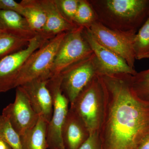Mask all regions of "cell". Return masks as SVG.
Returning <instances> with one entry per match:
<instances>
[{
  "label": "cell",
  "mask_w": 149,
  "mask_h": 149,
  "mask_svg": "<svg viewBox=\"0 0 149 149\" xmlns=\"http://www.w3.org/2000/svg\"><path fill=\"white\" fill-rule=\"evenodd\" d=\"M131 74H99L103 113L98 131L102 149H138L149 136V102L133 91Z\"/></svg>",
  "instance_id": "cell-1"
},
{
  "label": "cell",
  "mask_w": 149,
  "mask_h": 149,
  "mask_svg": "<svg viewBox=\"0 0 149 149\" xmlns=\"http://www.w3.org/2000/svg\"><path fill=\"white\" fill-rule=\"evenodd\" d=\"M97 20L112 30L136 34L149 16V0H88Z\"/></svg>",
  "instance_id": "cell-2"
},
{
  "label": "cell",
  "mask_w": 149,
  "mask_h": 149,
  "mask_svg": "<svg viewBox=\"0 0 149 149\" xmlns=\"http://www.w3.org/2000/svg\"><path fill=\"white\" fill-rule=\"evenodd\" d=\"M67 32L57 35L30 56L19 73L16 88L35 79H49L52 76V71L56 54Z\"/></svg>",
  "instance_id": "cell-3"
},
{
  "label": "cell",
  "mask_w": 149,
  "mask_h": 149,
  "mask_svg": "<svg viewBox=\"0 0 149 149\" xmlns=\"http://www.w3.org/2000/svg\"><path fill=\"white\" fill-rule=\"evenodd\" d=\"M81 118L90 135L98 132L103 113V90L98 75L70 106Z\"/></svg>",
  "instance_id": "cell-4"
},
{
  "label": "cell",
  "mask_w": 149,
  "mask_h": 149,
  "mask_svg": "<svg viewBox=\"0 0 149 149\" xmlns=\"http://www.w3.org/2000/svg\"><path fill=\"white\" fill-rule=\"evenodd\" d=\"M102 73L100 65L93 53L62 71L61 89L70 106L93 79Z\"/></svg>",
  "instance_id": "cell-5"
},
{
  "label": "cell",
  "mask_w": 149,
  "mask_h": 149,
  "mask_svg": "<svg viewBox=\"0 0 149 149\" xmlns=\"http://www.w3.org/2000/svg\"><path fill=\"white\" fill-rule=\"evenodd\" d=\"M60 74L48 80L47 86L53 100V113L48 123L47 141L49 149H65L62 138V130L69 111V102L61 89Z\"/></svg>",
  "instance_id": "cell-6"
},
{
  "label": "cell",
  "mask_w": 149,
  "mask_h": 149,
  "mask_svg": "<svg viewBox=\"0 0 149 149\" xmlns=\"http://www.w3.org/2000/svg\"><path fill=\"white\" fill-rule=\"evenodd\" d=\"M83 29L84 27H78L66 33L56 54L52 71V76L60 74L68 68L93 54L83 35Z\"/></svg>",
  "instance_id": "cell-7"
},
{
  "label": "cell",
  "mask_w": 149,
  "mask_h": 149,
  "mask_svg": "<svg viewBox=\"0 0 149 149\" xmlns=\"http://www.w3.org/2000/svg\"><path fill=\"white\" fill-rule=\"evenodd\" d=\"M49 40L38 33L26 47L0 60V93L16 88L17 80L26 62L34 52Z\"/></svg>",
  "instance_id": "cell-8"
},
{
  "label": "cell",
  "mask_w": 149,
  "mask_h": 149,
  "mask_svg": "<svg viewBox=\"0 0 149 149\" xmlns=\"http://www.w3.org/2000/svg\"><path fill=\"white\" fill-rule=\"evenodd\" d=\"M86 28L99 42L120 56L131 68L135 69L136 59L133 43L136 33H124L112 30L98 21Z\"/></svg>",
  "instance_id": "cell-9"
},
{
  "label": "cell",
  "mask_w": 149,
  "mask_h": 149,
  "mask_svg": "<svg viewBox=\"0 0 149 149\" xmlns=\"http://www.w3.org/2000/svg\"><path fill=\"white\" fill-rule=\"evenodd\" d=\"M2 114L8 118L20 137L32 129L39 118L32 108L27 94L20 86L16 88L14 102L3 109Z\"/></svg>",
  "instance_id": "cell-10"
},
{
  "label": "cell",
  "mask_w": 149,
  "mask_h": 149,
  "mask_svg": "<svg viewBox=\"0 0 149 149\" xmlns=\"http://www.w3.org/2000/svg\"><path fill=\"white\" fill-rule=\"evenodd\" d=\"M83 34L100 65L102 74L126 73L133 75L137 73L122 58L99 42L89 29L84 28Z\"/></svg>",
  "instance_id": "cell-11"
},
{
  "label": "cell",
  "mask_w": 149,
  "mask_h": 149,
  "mask_svg": "<svg viewBox=\"0 0 149 149\" xmlns=\"http://www.w3.org/2000/svg\"><path fill=\"white\" fill-rule=\"evenodd\" d=\"M49 79H35L20 86L27 94L36 113L48 123L53 113L52 97L47 86Z\"/></svg>",
  "instance_id": "cell-12"
},
{
  "label": "cell",
  "mask_w": 149,
  "mask_h": 149,
  "mask_svg": "<svg viewBox=\"0 0 149 149\" xmlns=\"http://www.w3.org/2000/svg\"><path fill=\"white\" fill-rule=\"evenodd\" d=\"M46 15V22L40 34L49 39L63 32H70L78 26L68 21L60 12L54 0H38Z\"/></svg>",
  "instance_id": "cell-13"
},
{
  "label": "cell",
  "mask_w": 149,
  "mask_h": 149,
  "mask_svg": "<svg viewBox=\"0 0 149 149\" xmlns=\"http://www.w3.org/2000/svg\"><path fill=\"white\" fill-rule=\"evenodd\" d=\"M89 136L84 123L69 108L62 130V138L65 149H78Z\"/></svg>",
  "instance_id": "cell-14"
},
{
  "label": "cell",
  "mask_w": 149,
  "mask_h": 149,
  "mask_svg": "<svg viewBox=\"0 0 149 149\" xmlns=\"http://www.w3.org/2000/svg\"><path fill=\"white\" fill-rule=\"evenodd\" d=\"M0 30L30 41L38 34L32 31L27 20L20 14L0 10Z\"/></svg>",
  "instance_id": "cell-15"
},
{
  "label": "cell",
  "mask_w": 149,
  "mask_h": 149,
  "mask_svg": "<svg viewBox=\"0 0 149 149\" xmlns=\"http://www.w3.org/2000/svg\"><path fill=\"white\" fill-rule=\"evenodd\" d=\"M48 123L39 117L36 125L21 136L23 149H47Z\"/></svg>",
  "instance_id": "cell-16"
},
{
  "label": "cell",
  "mask_w": 149,
  "mask_h": 149,
  "mask_svg": "<svg viewBox=\"0 0 149 149\" xmlns=\"http://www.w3.org/2000/svg\"><path fill=\"white\" fill-rule=\"evenodd\" d=\"M20 3L24 8L23 16L29 27L32 31L40 33L45 25L47 18L38 0H22Z\"/></svg>",
  "instance_id": "cell-17"
},
{
  "label": "cell",
  "mask_w": 149,
  "mask_h": 149,
  "mask_svg": "<svg viewBox=\"0 0 149 149\" xmlns=\"http://www.w3.org/2000/svg\"><path fill=\"white\" fill-rule=\"evenodd\" d=\"M29 41L14 34L2 31L0 33V60L26 47Z\"/></svg>",
  "instance_id": "cell-18"
},
{
  "label": "cell",
  "mask_w": 149,
  "mask_h": 149,
  "mask_svg": "<svg viewBox=\"0 0 149 149\" xmlns=\"http://www.w3.org/2000/svg\"><path fill=\"white\" fill-rule=\"evenodd\" d=\"M133 47L136 60L149 58V16L135 35Z\"/></svg>",
  "instance_id": "cell-19"
},
{
  "label": "cell",
  "mask_w": 149,
  "mask_h": 149,
  "mask_svg": "<svg viewBox=\"0 0 149 149\" xmlns=\"http://www.w3.org/2000/svg\"><path fill=\"white\" fill-rule=\"evenodd\" d=\"M97 17L88 0H80L73 23L78 27L89 28L96 22Z\"/></svg>",
  "instance_id": "cell-20"
},
{
  "label": "cell",
  "mask_w": 149,
  "mask_h": 149,
  "mask_svg": "<svg viewBox=\"0 0 149 149\" xmlns=\"http://www.w3.org/2000/svg\"><path fill=\"white\" fill-rule=\"evenodd\" d=\"M0 139L11 149H23L20 136L14 129L8 118L3 114L0 116Z\"/></svg>",
  "instance_id": "cell-21"
},
{
  "label": "cell",
  "mask_w": 149,
  "mask_h": 149,
  "mask_svg": "<svg viewBox=\"0 0 149 149\" xmlns=\"http://www.w3.org/2000/svg\"><path fill=\"white\" fill-rule=\"evenodd\" d=\"M131 83L136 95L140 99L149 102V68L132 75Z\"/></svg>",
  "instance_id": "cell-22"
},
{
  "label": "cell",
  "mask_w": 149,
  "mask_h": 149,
  "mask_svg": "<svg viewBox=\"0 0 149 149\" xmlns=\"http://www.w3.org/2000/svg\"><path fill=\"white\" fill-rule=\"evenodd\" d=\"M60 12L68 21L73 23L80 0H54Z\"/></svg>",
  "instance_id": "cell-23"
},
{
  "label": "cell",
  "mask_w": 149,
  "mask_h": 149,
  "mask_svg": "<svg viewBox=\"0 0 149 149\" xmlns=\"http://www.w3.org/2000/svg\"><path fill=\"white\" fill-rule=\"evenodd\" d=\"M0 10L15 12L23 16L24 8L20 3L14 0H0Z\"/></svg>",
  "instance_id": "cell-24"
},
{
  "label": "cell",
  "mask_w": 149,
  "mask_h": 149,
  "mask_svg": "<svg viewBox=\"0 0 149 149\" xmlns=\"http://www.w3.org/2000/svg\"><path fill=\"white\" fill-rule=\"evenodd\" d=\"M78 149H102L98 132L90 135Z\"/></svg>",
  "instance_id": "cell-25"
},
{
  "label": "cell",
  "mask_w": 149,
  "mask_h": 149,
  "mask_svg": "<svg viewBox=\"0 0 149 149\" xmlns=\"http://www.w3.org/2000/svg\"><path fill=\"white\" fill-rule=\"evenodd\" d=\"M138 149H149V136L143 141Z\"/></svg>",
  "instance_id": "cell-26"
},
{
  "label": "cell",
  "mask_w": 149,
  "mask_h": 149,
  "mask_svg": "<svg viewBox=\"0 0 149 149\" xmlns=\"http://www.w3.org/2000/svg\"><path fill=\"white\" fill-rule=\"evenodd\" d=\"M0 149H11L5 142L0 139Z\"/></svg>",
  "instance_id": "cell-27"
},
{
  "label": "cell",
  "mask_w": 149,
  "mask_h": 149,
  "mask_svg": "<svg viewBox=\"0 0 149 149\" xmlns=\"http://www.w3.org/2000/svg\"><path fill=\"white\" fill-rule=\"evenodd\" d=\"M2 31H1V30H0V33H1V32H2Z\"/></svg>",
  "instance_id": "cell-28"
}]
</instances>
